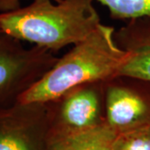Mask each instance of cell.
I'll return each mask as SVG.
<instances>
[{
	"instance_id": "cell-1",
	"label": "cell",
	"mask_w": 150,
	"mask_h": 150,
	"mask_svg": "<svg viewBox=\"0 0 150 150\" xmlns=\"http://www.w3.org/2000/svg\"><path fill=\"white\" fill-rule=\"evenodd\" d=\"M130 57L119 45L112 26L103 24L69 50L18 98L23 103H47L87 83L107 82L118 77Z\"/></svg>"
},
{
	"instance_id": "cell-2",
	"label": "cell",
	"mask_w": 150,
	"mask_h": 150,
	"mask_svg": "<svg viewBox=\"0 0 150 150\" xmlns=\"http://www.w3.org/2000/svg\"><path fill=\"white\" fill-rule=\"evenodd\" d=\"M93 0H33L0 13V32L57 52L85 39L101 23Z\"/></svg>"
},
{
	"instance_id": "cell-3",
	"label": "cell",
	"mask_w": 150,
	"mask_h": 150,
	"mask_svg": "<svg viewBox=\"0 0 150 150\" xmlns=\"http://www.w3.org/2000/svg\"><path fill=\"white\" fill-rule=\"evenodd\" d=\"M54 53L36 45L25 48L20 40L0 33V106L18 102L57 62Z\"/></svg>"
},
{
	"instance_id": "cell-4",
	"label": "cell",
	"mask_w": 150,
	"mask_h": 150,
	"mask_svg": "<svg viewBox=\"0 0 150 150\" xmlns=\"http://www.w3.org/2000/svg\"><path fill=\"white\" fill-rule=\"evenodd\" d=\"M51 103L0 106V150H48Z\"/></svg>"
},
{
	"instance_id": "cell-5",
	"label": "cell",
	"mask_w": 150,
	"mask_h": 150,
	"mask_svg": "<svg viewBox=\"0 0 150 150\" xmlns=\"http://www.w3.org/2000/svg\"><path fill=\"white\" fill-rule=\"evenodd\" d=\"M105 82L87 83L67 93L59 100V121L53 123L69 129H85L105 120L101 116V100Z\"/></svg>"
},
{
	"instance_id": "cell-6",
	"label": "cell",
	"mask_w": 150,
	"mask_h": 150,
	"mask_svg": "<svg viewBox=\"0 0 150 150\" xmlns=\"http://www.w3.org/2000/svg\"><path fill=\"white\" fill-rule=\"evenodd\" d=\"M105 120L118 133L150 123L149 108L136 92L113 79L104 83Z\"/></svg>"
},
{
	"instance_id": "cell-7",
	"label": "cell",
	"mask_w": 150,
	"mask_h": 150,
	"mask_svg": "<svg viewBox=\"0 0 150 150\" xmlns=\"http://www.w3.org/2000/svg\"><path fill=\"white\" fill-rule=\"evenodd\" d=\"M118 133L106 120L85 129H69L53 123L48 150H116Z\"/></svg>"
},
{
	"instance_id": "cell-8",
	"label": "cell",
	"mask_w": 150,
	"mask_h": 150,
	"mask_svg": "<svg viewBox=\"0 0 150 150\" xmlns=\"http://www.w3.org/2000/svg\"><path fill=\"white\" fill-rule=\"evenodd\" d=\"M108 8L118 19H137L150 17V0H93Z\"/></svg>"
},
{
	"instance_id": "cell-9",
	"label": "cell",
	"mask_w": 150,
	"mask_h": 150,
	"mask_svg": "<svg viewBox=\"0 0 150 150\" xmlns=\"http://www.w3.org/2000/svg\"><path fill=\"white\" fill-rule=\"evenodd\" d=\"M116 150H150V123L118 133Z\"/></svg>"
},
{
	"instance_id": "cell-10",
	"label": "cell",
	"mask_w": 150,
	"mask_h": 150,
	"mask_svg": "<svg viewBox=\"0 0 150 150\" xmlns=\"http://www.w3.org/2000/svg\"><path fill=\"white\" fill-rule=\"evenodd\" d=\"M21 0H0V13H6L20 8Z\"/></svg>"
},
{
	"instance_id": "cell-11",
	"label": "cell",
	"mask_w": 150,
	"mask_h": 150,
	"mask_svg": "<svg viewBox=\"0 0 150 150\" xmlns=\"http://www.w3.org/2000/svg\"><path fill=\"white\" fill-rule=\"evenodd\" d=\"M0 33H1V32H0Z\"/></svg>"
}]
</instances>
